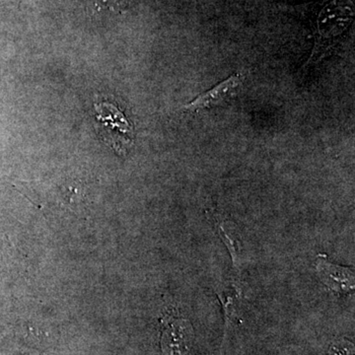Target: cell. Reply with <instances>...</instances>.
Masks as SVG:
<instances>
[{
    "mask_svg": "<svg viewBox=\"0 0 355 355\" xmlns=\"http://www.w3.org/2000/svg\"><path fill=\"white\" fill-rule=\"evenodd\" d=\"M316 268L320 279L331 291L340 294L349 293L354 291V270L349 268L333 265L327 260L324 254H319L317 257Z\"/></svg>",
    "mask_w": 355,
    "mask_h": 355,
    "instance_id": "cell-4",
    "label": "cell"
},
{
    "mask_svg": "<svg viewBox=\"0 0 355 355\" xmlns=\"http://www.w3.org/2000/svg\"><path fill=\"white\" fill-rule=\"evenodd\" d=\"M94 108L100 137L116 153H125L132 142L130 120L118 107L108 102L96 103Z\"/></svg>",
    "mask_w": 355,
    "mask_h": 355,
    "instance_id": "cell-1",
    "label": "cell"
},
{
    "mask_svg": "<svg viewBox=\"0 0 355 355\" xmlns=\"http://www.w3.org/2000/svg\"><path fill=\"white\" fill-rule=\"evenodd\" d=\"M193 330L186 320L166 317L163 320L161 347L166 355H186L190 349Z\"/></svg>",
    "mask_w": 355,
    "mask_h": 355,
    "instance_id": "cell-2",
    "label": "cell"
},
{
    "mask_svg": "<svg viewBox=\"0 0 355 355\" xmlns=\"http://www.w3.org/2000/svg\"><path fill=\"white\" fill-rule=\"evenodd\" d=\"M243 79H244L243 74L240 72H236V73L229 76L226 80L222 81V83L214 86V88L198 96L196 99L186 105L184 108L189 112H198L203 109H210L219 106L222 103L228 100L229 98L232 97L236 90L241 85Z\"/></svg>",
    "mask_w": 355,
    "mask_h": 355,
    "instance_id": "cell-3",
    "label": "cell"
}]
</instances>
